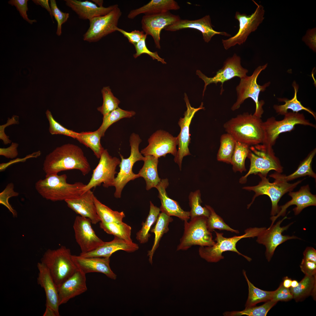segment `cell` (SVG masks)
<instances>
[{
    "label": "cell",
    "instance_id": "61",
    "mask_svg": "<svg viewBox=\"0 0 316 316\" xmlns=\"http://www.w3.org/2000/svg\"><path fill=\"white\" fill-rule=\"evenodd\" d=\"M43 316H57L55 312L53 310L48 307H46V310L43 314Z\"/></svg>",
    "mask_w": 316,
    "mask_h": 316
},
{
    "label": "cell",
    "instance_id": "33",
    "mask_svg": "<svg viewBox=\"0 0 316 316\" xmlns=\"http://www.w3.org/2000/svg\"><path fill=\"white\" fill-rule=\"evenodd\" d=\"M316 275H305L298 283L297 286L289 289L296 301L303 300L308 296L311 295L314 300L316 299Z\"/></svg>",
    "mask_w": 316,
    "mask_h": 316
},
{
    "label": "cell",
    "instance_id": "29",
    "mask_svg": "<svg viewBox=\"0 0 316 316\" xmlns=\"http://www.w3.org/2000/svg\"><path fill=\"white\" fill-rule=\"evenodd\" d=\"M139 249L138 245L134 242L125 241L116 236L112 241L104 242L101 245L91 252L80 253V255L84 257H98L110 258L114 253L122 250L126 252H134Z\"/></svg>",
    "mask_w": 316,
    "mask_h": 316
},
{
    "label": "cell",
    "instance_id": "38",
    "mask_svg": "<svg viewBox=\"0 0 316 316\" xmlns=\"http://www.w3.org/2000/svg\"><path fill=\"white\" fill-rule=\"evenodd\" d=\"M94 200L97 213L101 222L109 223L122 222L125 216L123 212L112 210L102 203L95 195Z\"/></svg>",
    "mask_w": 316,
    "mask_h": 316
},
{
    "label": "cell",
    "instance_id": "53",
    "mask_svg": "<svg viewBox=\"0 0 316 316\" xmlns=\"http://www.w3.org/2000/svg\"><path fill=\"white\" fill-rule=\"evenodd\" d=\"M293 298L290 289L284 287L281 283L278 288L274 291L271 300L277 302L278 301H287Z\"/></svg>",
    "mask_w": 316,
    "mask_h": 316
},
{
    "label": "cell",
    "instance_id": "12",
    "mask_svg": "<svg viewBox=\"0 0 316 316\" xmlns=\"http://www.w3.org/2000/svg\"><path fill=\"white\" fill-rule=\"evenodd\" d=\"M257 5L255 12L250 15L241 13L236 11L235 18L239 23V29L234 36L227 39H222V42L224 48L227 50L236 45H241L246 40L252 32L255 31L264 19L265 10L263 7L253 0Z\"/></svg>",
    "mask_w": 316,
    "mask_h": 316
},
{
    "label": "cell",
    "instance_id": "48",
    "mask_svg": "<svg viewBox=\"0 0 316 316\" xmlns=\"http://www.w3.org/2000/svg\"><path fill=\"white\" fill-rule=\"evenodd\" d=\"M47 118L49 123V131L52 135L60 134L76 139L78 133L68 129L61 125L54 118L50 111L46 112Z\"/></svg>",
    "mask_w": 316,
    "mask_h": 316
},
{
    "label": "cell",
    "instance_id": "13",
    "mask_svg": "<svg viewBox=\"0 0 316 316\" xmlns=\"http://www.w3.org/2000/svg\"><path fill=\"white\" fill-rule=\"evenodd\" d=\"M99 163L94 170L91 178L83 189V193L102 183L105 188L113 186L115 179L117 166L121 161L115 157H112L107 150L104 149L100 158Z\"/></svg>",
    "mask_w": 316,
    "mask_h": 316
},
{
    "label": "cell",
    "instance_id": "14",
    "mask_svg": "<svg viewBox=\"0 0 316 316\" xmlns=\"http://www.w3.org/2000/svg\"><path fill=\"white\" fill-rule=\"evenodd\" d=\"M121 14L118 6L105 15L92 18L89 20V27L83 35V40L89 42H97L116 31Z\"/></svg>",
    "mask_w": 316,
    "mask_h": 316
},
{
    "label": "cell",
    "instance_id": "39",
    "mask_svg": "<svg viewBox=\"0 0 316 316\" xmlns=\"http://www.w3.org/2000/svg\"><path fill=\"white\" fill-rule=\"evenodd\" d=\"M236 142L234 138L227 133L221 135L217 155L218 161L231 164Z\"/></svg>",
    "mask_w": 316,
    "mask_h": 316
},
{
    "label": "cell",
    "instance_id": "23",
    "mask_svg": "<svg viewBox=\"0 0 316 316\" xmlns=\"http://www.w3.org/2000/svg\"><path fill=\"white\" fill-rule=\"evenodd\" d=\"M86 274L78 268L75 272L58 287L60 305L87 290Z\"/></svg>",
    "mask_w": 316,
    "mask_h": 316
},
{
    "label": "cell",
    "instance_id": "58",
    "mask_svg": "<svg viewBox=\"0 0 316 316\" xmlns=\"http://www.w3.org/2000/svg\"><path fill=\"white\" fill-rule=\"evenodd\" d=\"M303 258L316 262V250L312 247H307L303 253Z\"/></svg>",
    "mask_w": 316,
    "mask_h": 316
},
{
    "label": "cell",
    "instance_id": "21",
    "mask_svg": "<svg viewBox=\"0 0 316 316\" xmlns=\"http://www.w3.org/2000/svg\"><path fill=\"white\" fill-rule=\"evenodd\" d=\"M210 17L206 15L199 19L195 20L181 19L174 24L168 26L164 29L167 31H176L185 28L197 30L202 33L204 41L208 43L215 35L230 37V35L225 32H218L213 28Z\"/></svg>",
    "mask_w": 316,
    "mask_h": 316
},
{
    "label": "cell",
    "instance_id": "42",
    "mask_svg": "<svg viewBox=\"0 0 316 316\" xmlns=\"http://www.w3.org/2000/svg\"><path fill=\"white\" fill-rule=\"evenodd\" d=\"M133 111L123 110L119 107L103 116L102 123L98 129L102 137L108 128L114 123L123 118H129L135 114Z\"/></svg>",
    "mask_w": 316,
    "mask_h": 316
},
{
    "label": "cell",
    "instance_id": "49",
    "mask_svg": "<svg viewBox=\"0 0 316 316\" xmlns=\"http://www.w3.org/2000/svg\"><path fill=\"white\" fill-rule=\"evenodd\" d=\"M14 185L12 183H8L4 189L0 193V203L6 207L12 213L13 217L17 216V213L8 202L9 199L11 197L17 196L19 193L14 191Z\"/></svg>",
    "mask_w": 316,
    "mask_h": 316
},
{
    "label": "cell",
    "instance_id": "41",
    "mask_svg": "<svg viewBox=\"0 0 316 316\" xmlns=\"http://www.w3.org/2000/svg\"><path fill=\"white\" fill-rule=\"evenodd\" d=\"M250 147L245 144L236 141L231 163L234 172L242 173L246 171L245 162L250 151Z\"/></svg>",
    "mask_w": 316,
    "mask_h": 316
},
{
    "label": "cell",
    "instance_id": "18",
    "mask_svg": "<svg viewBox=\"0 0 316 316\" xmlns=\"http://www.w3.org/2000/svg\"><path fill=\"white\" fill-rule=\"evenodd\" d=\"M88 218L80 216L75 218L73 225L75 240L79 246L81 253L92 251L102 245L104 242L96 235Z\"/></svg>",
    "mask_w": 316,
    "mask_h": 316
},
{
    "label": "cell",
    "instance_id": "4",
    "mask_svg": "<svg viewBox=\"0 0 316 316\" xmlns=\"http://www.w3.org/2000/svg\"><path fill=\"white\" fill-rule=\"evenodd\" d=\"M257 175L261 178V181L257 185L245 186L243 188L245 190L253 191L255 193L251 202L248 205L247 208L250 207L256 197L260 195H266L269 197L271 201V215L272 216L276 215L279 212L278 203L281 197L287 192L292 191L304 180L290 183L287 181L285 175L275 172L269 176L274 179V182L270 183L269 179L267 178V176L260 174Z\"/></svg>",
    "mask_w": 316,
    "mask_h": 316
},
{
    "label": "cell",
    "instance_id": "34",
    "mask_svg": "<svg viewBox=\"0 0 316 316\" xmlns=\"http://www.w3.org/2000/svg\"><path fill=\"white\" fill-rule=\"evenodd\" d=\"M292 85L294 90V95L292 99H288L286 98H278V100L280 102H283L285 104L283 105H274L273 108L276 112L279 114L284 115L288 112V109H291L293 112L298 113V112L304 110L308 112L314 117L316 119V115L315 113L308 108L304 107L299 101L297 98V93L298 90V86L294 81L293 82Z\"/></svg>",
    "mask_w": 316,
    "mask_h": 316
},
{
    "label": "cell",
    "instance_id": "26",
    "mask_svg": "<svg viewBox=\"0 0 316 316\" xmlns=\"http://www.w3.org/2000/svg\"><path fill=\"white\" fill-rule=\"evenodd\" d=\"M94 195L91 190L80 197L65 201L68 206L80 216L89 219L92 223L96 224L100 220L95 204Z\"/></svg>",
    "mask_w": 316,
    "mask_h": 316
},
{
    "label": "cell",
    "instance_id": "52",
    "mask_svg": "<svg viewBox=\"0 0 316 316\" xmlns=\"http://www.w3.org/2000/svg\"><path fill=\"white\" fill-rule=\"evenodd\" d=\"M28 0H11L8 3L12 6H15L23 19L30 24H32L33 22H37V20H31L28 18L27 13L28 10Z\"/></svg>",
    "mask_w": 316,
    "mask_h": 316
},
{
    "label": "cell",
    "instance_id": "3",
    "mask_svg": "<svg viewBox=\"0 0 316 316\" xmlns=\"http://www.w3.org/2000/svg\"><path fill=\"white\" fill-rule=\"evenodd\" d=\"M261 118L245 112L232 118L224 124L226 132L236 141L250 146L262 143L263 132Z\"/></svg>",
    "mask_w": 316,
    "mask_h": 316
},
{
    "label": "cell",
    "instance_id": "43",
    "mask_svg": "<svg viewBox=\"0 0 316 316\" xmlns=\"http://www.w3.org/2000/svg\"><path fill=\"white\" fill-rule=\"evenodd\" d=\"M316 153V148H315L301 162L297 169L294 172L286 176L287 181L288 182L306 176L312 177L316 179V174L313 171L312 167L313 159Z\"/></svg>",
    "mask_w": 316,
    "mask_h": 316
},
{
    "label": "cell",
    "instance_id": "56",
    "mask_svg": "<svg viewBox=\"0 0 316 316\" xmlns=\"http://www.w3.org/2000/svg\"><path fill=\"white\" fill-rule=\"evenodd\" d=\"M18 145V143L13 142L7 148H0V155L7 158L12 159L15 158L18 155L17 148Z\"/></svg>",
    "mask_w": 316,
    "mask_h": 316
},
{
    "label": "cell",
    "instance_id": "54",
    "mask_svg": "<svg viewBox=\"0 0 316 316\" xmlns=\"http://www.w3.org/2000/svg\"><path fill=\"white\" fill-rule=\"evenodd\" d=\"M116 31L122 33L127 38L129 42L134 45L136 44L145 36L147 35L143 31H140L135 30L131 32H127L122 29L118 28Z\"/></svg>",
    "mask_w": 316,
    "mask_h": 316
},
{
    "label": "cell",
    "instance_id": "10",
    "mask_svg": "<svg viewBox=\"0 0 316 316\" xmlns=\"http://www.w3.org/2000/svg\"><path fill=\"white\" fill-rule=\"evenodd\" d=\"M207 217H196L188 222L184 221V231L177 250H186L193 245L210 246L215 243L207 226Z\"/></svg>",
    "mask_w": 316,
    "mask_h": 316
},
{
    "label": "cell",
    "instance_id": "20",
    "mask_svg": "<svg viewBox=\"0 0 316 316\" xmlns=\"http://www.w3.org/2000/svg\"><path fill=\"white\" fill-rule=\"evenodd\" d=\"M287 218L285 217L275 225L266 228L257 236V242L259 244L264 245L266 247L265 256L269 262L271 260L276 248L279 245L289 240L300 239L294 236H290L282 235L283 232L286 230L293 224L291 223L285 226L281 227V223Z\"/></svg>",
    "mask_w": 316,
    "mask_h": 316
},
{
    "label": "cell",
    "instance_id": "46",
    "mask_svg": "<svg viewBox=\"0 0 316 316\" xmlns=\"http://www.w3.org/2000/svg\"><path fill=\"white\" fill-rule=\"evenodd\" d=\"M205 206L209 211V216L207 218V226L210 231L211 232L214 229H217L219 230H226L236 233H239L238 231L231 228L227 224L222 218L217 214L212 207L207 205H205Z\"/></svg>",
    "mask_w": 316,
    "mask_h": 316
},
{
    "label": "cell",
    "instance_id": "24",
    "mask_svg": "<svg viewBox=\"0 0 316 316\" xmlns=\"http://www.w3.org/2000/svg\"><path fill=\"white\" fill-rule=\"evenodd\" d=\"M37 266L39 271L37 282L44 290L46 306L53 310L57 316H59L60 305L58 288L46 266L41 262L37 263Z\"/></svg>",
    "mask_w": 316,
    "mask_h": 316
},
{
    "label": "cell",
    "instance_id": "40",
    "mask_svg": "<svg viewBox=\"0 0 316 316\" xmlns=\"http://www.w3.org/2000/svg\"><path fill=\"white\" fill-rule=\"evenodd\" d=\"M99 226L107 233L113 235L126 241L133 242L131 238V227L123 222L99 223Z\"/></svg>",
    "mask_w": 316,
    "mask_h": 316
},
{
    "label": "cell",
    "instance_id": "51",
    "mask_svg": "<svg viewBox=\"0 0 316 316\" xmlns=\"http://www.w3.org/2000/svg\"><path fill=\"white\" fill-rule=\"evenodd\" d=\"M50 2L52 15L54 17L57 23L56 34L60 36L61 34L62 25L67 21L69 14L61 11L58 7L55 0H51Z\"/></svg>",
    "mask_w": 316,
    "mask_h": 316
},
{
    "label": "cell",
    "instance_id": "59",
    "mask_svg": "<svg viewBox=\"0 0 316 316\" xmlns=\"http://www.w3.org/2000/svg\"><path fill=\"white\" fill-rule=\"evenodd\" d=\"M33 1L36 4L41 5L42 7L46 9L49 12L51 18H52V15L51 8L50 7L48 0H33Z\"/></svg>",
    "mask_w": 316,
    "mask_h": 316
},
{
    "label": "cell",
    "instance_id": "30",
    "mask_svg": "<svg viewBox=\"0 0 316 316\" xmlns=\"http://www.w3.org/2000/svg\"><path fill=\"white\" fill-rule=\"evenodd\" d=\"M180 8L177 2L174 0H152L141 7L130 11L127 16L129 19H133L141 14H155Z\"/></svg>",
    "mask_w": 316,
    "mask_h": 316
},
{
    "label": "cell",
    "instance_id": "63",
    "mask_svg": "<svg viewBox=\"0 0 316 316\" xmlns=\"http://www.w3.org/2000/svg\"><path fill=\"white\" fill-rule=\"evenodd\" d=\"M298 282L296 280H294L292 281L291 283V287L293 288L296 287L298 285Z\"/></svg>",
    "mask_w": 316,
    "mask_h": 316
},
{
    "label": "cell",
    "instance_id": "44",
    "mask_svg": "<svg viewBox=\"0 0 316 316\" xmlns=\"http://www.w3.org/2000/svg\"><path fill=\"white\" fill-rule=\"evenodd\" d=\"M277 302L269 300L262 305L255 306L245 308L242 311H227L223 314L225 316H240L247 315L249 316H265L269 311L277 303Z\"/></svg>",
    "mask_w": 316,
    "mask_h": 316
},
{
    "label": "cell",
    "instance_id": "1",
    "mask_svg": "<svg viewBox=\"0 0 316 316\" xmlns=\"http://www.w3.org/2000/svg\"><path fill=\"white\" fill-rule=\"evenodd\" d=\"M43 169L46 175L77 169L85 176L90 172L91 168L81 148L68 143L57 147L46 156Z\"/></svg>",
    "mask_w": 316,
    "mask_h": 316
},
{
    "label": "cell",
    "instance_id": "11",
    "mask_svg": "<svg viewBox=\"0 0 316 316\" xmlns=\"http://www.w3.org/2000/svg\"><path fill=\"white\" fill-rule=\"evenodd\" d=\"M129 140L130 155L128 158L125 159L120 154L121 159L119 164L120 171L115 177L113 184V186L115 188L114 196L116 198L121 197L122 190L128 182L139 177L138 174H135L133 172L132 168L136 162L144 161L145 159V157L142 156L139 151V145L142 142L139 135L133 133L130 136Z\"/></svg>",
    "mask_w": 316,
    "mask_h": 316
},
{
    "label": "cell",
    "instance_id": "7",
    "mask_svg": "<svg viewBox=\"0 0 316 316\" xmlns=\"http://www.w3.org/2000/svg\"><path fill=\"white\" fill-rule=\"evenodd\" d=\"M248 157L250 160L249 169L247 173L239 180V182H246L248 177L250 174H260L267 176L271 170L281 173L283 167L279 159L276 157L272 147L262 144L250 147Z\"/></svg>",
    "mask_w": 316,
    "mask_h": 316
},
{
    "label": "cell",
    "instance_id": "36",
    "mask_svg": "<svg viewBox=\"0 0 316 316\" xmlns=\"http://www.w3.org/2000/svg\"><path fill=\"white\" fill-rule=\"evenodd\" d=\"M243 273L248 288V297L245 305V308L255 306L260 302L271 300L274 291H265L257 288L249 280L245 270H243Z\"/></svg>",
    "mask_w": 316,
    "mask_h": 316
},
{
    "label": "cell",
    "instance_id": "57",
    "mask_svg": "<svg viewBox=\"0 0 316 316\" xmlns=\"http://www.w3.org/2000/svg\"><path fill=\"white\" fill-rule=\"evenodd\" d=\"M303 39L310 48L316 51L315 28L309 30Z\"/></svg>",
    "mask_w": 316,
    "mask_h": 316
},
{
    "label": "cell",
    "instance_id": "9",
    "mask_svg": "<svg viewBox=\"0 0 316 316\" xmlns=\"http://www.w3.org/2000/svg\"><path fill=\"white\" fill-rule=\"evenodd\" d=\"M297 124L316 128V126L306 119L303 114L298 113L288 112L280 121L276 120L274 117L268 118L262 122L263 138L261 144L272 147L279 134L293 130Z\"/></svg>",
    "mask_w": 316,
    "mask_h": 316
},
{
    "label": "cell",
    "instance_id": "2",
    "mask_svg": "<svg viewBox=\"0 0 316 316\" xmlns=\"http://www.w3.org/2000/svg\"><path fill=\"white\" fill-rule=\"evenodd\" d=\"M67 178L66 174L46 175L44 178L36 183L35 189L43 198L54 202L81 197L84 194L83 189L86 184L81 182L68 183Z\"/></svg>",
    "mask_w": 316,
    "mask_h": 316
},
{
    "label": "cell",
    "instance_id": "8",
    "mask_svg": "<svg viewBox=\"0 0 316 316\" xmlns=\"http://www.w3.org/2000/svg\"><path fill=\"white\" fill-rule=\"evenodd\" d=\"M267 65V63L259 66L251 75H246L240 79L239 83L236 88L237 99L231 107L232 111L238 109L246 99L251 98L255 102L256 106L255 111L253 114L261 118L264 112L262 107L265 102L263 100H259V94L260 92L265 90L266 88L270 85V82H269L261 85L257 84V79L260 74L266 68Z\"/></svg>",
    "mask_w": 316,
    "mask_h": 316
},
{
    "label": "cell",
    "instance_id": "35",
    "mask_svg": "<svg viewBox=\"0 0 316 316\" xmlns=\"http://www.w3.org/2000/svg\"><path fill=\"white\" fill-rule=\"evenodd\" d=\"M101 137L97 129L93 132L78 133L76 139L80 143L91 149L97 158L99 159L104 150L101 144Z\"/></svg>",
    "mask_w": 316,
    "mask_h": 316
},
{
    "label": "cell",
    "instance_id": "27",
    "mask_svg": "<svg viewBox=\"0 0 316 316\" xmlns=\"http://www.w3.org/2000/svg\"><path fill=\"white\" fill-rule=\"evenodd\" d=\"M169 185L168 180L163 179L156 187L158 191V197L161 202L160 211L169 216L177 217L184 221H188L190 218V211H184L177 202L168 196L166 189Z\"/></svg>",
    "mask_w": 316,
    "mask_h": 316
},
{
    "label": "cell",
    "instance_id": "55",
    "mask_svg": "<svg viewBox=\"0 0 316 316\" xmlns=\"http://www.w3.org/2000/svg\"><path fill=\"white\" fill-rule=\"evenodd\" d=\"M300 267L305 275H316V262L303 259Z\"/></svg>",
    "mask_w": 316,
    "mask_h": 316
},
{
    "label": "cell",
    "instance_id": "16",
    "mask_svg": "<svg viewBox=\"0 0 316 316\" xmlns=\"http://www.w3.org/2000/svg\"><path fill=\"white\" fill-rule=\"evenodd\" d=\"M148 141V145L141 151V153L144 157L152 155L159 158L165 157L168 154H171L174 157L176 154L177 138L168 132L158 130L150 137Z\"/></svg>",
    "mask_w": 316,
    "mask_h": 316
},
{
    "label": "cell",
    "instance_id": "15",
    "mask_svg": "<svg viewBox=\"0 0 316 316\" xmlns=\"http://www.w3.org/2000/svg\"><path fill=\"white\" fill-rule=\"evenodd\" d=\"M248 72L247 69L242 66L240 57L234 54L232 57L226 60L222 67L217 72L213 77H208L199 70L197 71L196 74L205 82L203 97L207 86L210 83H214L216 85L218 83H221L220 93L221 95L224 91L223 85L224 82L236 77L242 78L247 75Z\"/></svg>",
    "mask_w": 316,
    "mask_h": 316
},
{
    "label": "cell",
    "instance_id": "31",
    "mask_svg": "<svg viewBox=\"0 0 316 316\" xmlns=\"http://www.w3.org/2000/svg\"><path fill=\"white\" fill-rule=\"evenodd\" d=\"M144 165L138 174L143 177L146 183V189L149 190L156 188L161 181L157 171L158 158L152 155L145 156Z\"/></svg>",
    "mask_w": 316,
    "mask_h": 316
},
{
    "label": "cell",
    "instance_id": "25",
    "mask_svg": "<svg viewBox=\"0 0 316 316\" xmlns=\"http://www.w3.org/2000/svg\"><path fill=\"white\" fill-rule=\"evenodd\" d=\"M72 258L77 268L85 274L91 272L104 274L108 278L115 280L117 275L110 266V258L98 257H84L72 255Z\"/></svg>",
    "mask_w": 316,
    "mask_h": 316
},
{
    "label": "cell",
    "instance_id": "5",
    "mask_svg": "<svg viewBox=\"0 0 316 316\" xmlns=\"http://www.w3.org/2000/svg\"><path fill=\"white\" fill-rule=\"evenodd\" d=\"M266 228H250L245 230L243 234L230 238L225 237L224 236L223 233H219L214 230L216 235L215 240L216 242L210 246H200L199 255L207 262H217L224 259V256L222 255L223 252L231 251L236 253L250 262L252 260L251 258L242 254L237 250L236 248L237 243L243 238L257 237Z\"/></svg>",
    "mask_w": 316,
    "mask_h": 316
},
{
    "label": "cell",
    "instance_id": "60",
    "mask_svg": "<svg viewBox=\"0 0 316 316\" xmlns=\"http://www.w3.org/2000/svg\"><path fill=\"white\" fill-rule=\"evenodd\" d=\"M292 281V280L291 279L287 276H286L284 278L283 281L282 283L284 287L287 288H289L291 287Z\"/></svg>",
    "mask_w": 316,
    "mask_h": 316
},
{
    "label": "cell",
    "instance_id": "6",
    "mask_svg": "<svg viewBox=\"0 0 316 316\" xmlns=\"http://www.w3.org/2000/svg\"><path fill=\"white\" fill-rule=\"evenodd\" d=\"M72 255L70 249L62 246L56 249H48L41 259V262L48 269L57 288L78 269Z\"/></svg>",
    "mask_w": 316,
    "mask_h": 316
},
{
    "label": "cell",
    "instance_id": "32",
    "mask_svg": "<svg viewBox=\"0 0 316 316\" xmlns=\"http://www.w3.org/2000/svg\"><path fill=\"white\" fill-rule=\"evenodd\" d=\"M173 221V219L171 216L161 212L159 214L155 226L151 229V232L154 233L155 236L152 248L148 251L147 255L151 264L152 263L153 256L159 245L161 238L165 233L169 231V225Z\"/></svg>",
    "mask_w": 316,
    "mask_h": 316
},
{
    "label": "cell",
    "instance_id": "50",
    "mask_svg": "<svg viewBox=\"0 0 316 316\" xmlns=\"http://www.w3.org/2000/svg\"><path fill=\"white\" fill-rule=\"evenodd\" d=\"M147 35L145 36L142 39L134 45L136 53L133 54L135 58H136L142 54H145L150 56L153 60L156 59L158 61L163 64H166V62L164 59L160 57L157 51L152 52L150 51L147 47L146 44V39Z\"/></svg>",
    "mask_w": 316,
    "mask_h": 316
},
{
    "label": "cell",
    "instance_id": "19",
    "mask_svg": "<svg viewBox=\"0 0 316 316\" xmlns=\"http://www.w3.org/2000/svg\"><path fill=\"white\" fill-rule=\"evenodd\" d=\"M181 19L178 15L173 14L170 11L144 15L141 21L142 28L145 34L152 37L156 47L160 49V35L162 30Z\"/></svg>",
    "mask_w": 316,
    "mask_h": 316
},
{
    "label": "cell",
    "instance_id": "28",
    "mask_svg": "<svg viewBox=\"0 0 316 316\" xmlns=\"http://www.w3.org/2000/svg\"><path fill=\"white\" fill-rule=\"evenodd\" d=\"M66 4L82 19L89 20L98 16L105 15L118 6L117 4L108 7H99L91 1L65 0Z\"/></svg>",
    "mask_w": 316,
    "mask_h": 316
},
{
    "label": "cell",
    "instance_id": "22",
    "mask_svg": "<svg viewBox=\"0 0 316 316\" xmlns=\"http://www.w3.org/2000/svg\"><path fill=\"white\" fill-rule=\"evenodd\" d=\"M308 185L301 187L296 192L290 191L288 195L291 199L285 204L279 207V211L275 216H272L270 219L272 223L270 226H272L276 219L280 216H285L287 208L290 206L295 205L296 206L293 210L295 215L299 214L305 208L311 206L316 205V196L311 193Z\"/></svg>",
    "mask_w": 316,
    "mask_h": 316
},
{
    "label": "cell",
    "instance_id": "47",
    "mask_svg": "<svg viewBox=\"0 0 316 316\" xmlns=\"http://www.w3.org/2000/svg\"><path fill=\"white\" fill-rule=\"evenodd\" d=\"M101 92L103 103L101 106L97 108V110L104 116L118 108L120 101L114 95L109 86L103 87Z\"/></svg>",
    "mask_w": 316,
    "mask_h": 316
},
{
    "label": "cell",
    "instance_id": "37",
    "mask_svg": "<svg viewBox=\"0 0 316 316\" xmlns=\"http://www.w3.org/2000/svg\"><path fill=\"white\" fill-rule=\"evenodd\" d=\"M160 211V208L154 206L150 201L149 214L145 221L142 222L141 229L136 234V238L141 243L148 241L150 236L149 231L152 226L156 222Z\"/></svg>",
    "mask_w": 316,
    "mask_h": 316
},
{
    "label": "cell",
    "instance_id": "17",
    "mask_svg": "<svg viewBox=\"0 0 316 316\" xmlns=\"http://www.w3.org/2000/svg\"><path fill=\"white\" fill-rule=\"evenodd\" d=\"M184 100L186 103L187 109L185 112L184 117L181 118L178 123L181 128V131L177 137L178 149L174 158V162L178 165L180 170H181L183 157L191 154L188 148V145L190 143L191 139L189 127L191 120L197 111L205 108L203 106V102H202L200 106L198 108H195L192 107L186 93H185Z\"/></svg>",
    "mask_w": 316,
    "mask_h": 316
},
{
    "label": "cell",
    "instance_id": "62",
    "mask_svg": "<svg viewBox=\"0 0 316 316\" xmlns=\"http://www.w3.org/2000/svg\"><path fill=\"white\" fill-rule=\"evenodd\" d=\"M92 2H93L97 6L99 7H103V1L102 0H92Z\"/></svg>",
    "mask_w": 316,
    "mask_h": 316
},
{
    "label": "cell",
    "instance_id": "45",
    "mask_svg": "<svg viewBox=\"0 0 316 316\" xmlns=\"http://www.w3.org/2000/svg\"><path fill=\"white\" fill-rule=\"evenodd\" d=\"M189 205L191 208L190 211V220L194 218L200 216L208 217L209 211L206 207L201 205L202 201L200 191L198 190L194 192H191L189 196Z\"/></svg>",
    "mask_w": 316,
    "mask_h": 316
}]
</instances>
